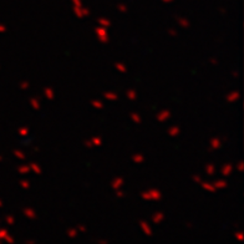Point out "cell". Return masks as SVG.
<instances>
[{
  "label": "cell",
  "mask_w": 244,
  "mask_h": 244,
  "mask_svg": "<svg viewBox=\"0 0 244 244\" xmlns=\"http://www.w3.org/2000/svg\"><path fill=\"white\" fill-rule=\"evenodd\" d=\"M141 197L143 198L145 201H155L158 202L162 199V192L157 188H151L146 192H142L141 193Z\"/></svg>",
  "instance_id": "obj_1"
},
{
  "label": "cell",
  "mask_w": 244,
  "mask_h": 244,
  "mask_svg": "<svg viewBox=\"0 0 244 244\" xmlns=\"http://www.w3.org/2000/svg\"><path fill=\"white\" fill-rule=\"evenodd\" d=\"M95 33L97 35V39L100 43L102 44H107L108 43V33H107V27H104V26H97L95 29Z\"/></svg>",
  "instance_id": "obj_2"
},
{
  "label": "cell",
  "mask_w": 244,
  "mask_h": 244,
  "mask_svg": "<svg viewBox=\"0 0 244 244\" xmlns=\"http://www.w3.org/2000/svg\"><path fill=\"white\" fill-rule=\"evenodd\" d=\"M171 116H172V112L169 110H162L156 115V120L159 124H165V122H167L171 118Z\"/></svg>",
  "instance_id": "obj_3"
},
{
  "label": "cell",
  "mask_w": 244,
  "mask_h": 244,
  "mask_svg": "<svg viewBox=\"0 0 244 244\" xmlns=\"http://www.w3.org/2000/svg\"><path fill=\"white\" fill-rule=\"evenodd\" d=\"M223 145V140L219 137H212L209 141V146H210V151H216L219 149Z\"/></svg>",
  "instance_id": "obj_4"
},
{
  "label": "cell",
  "mask_w": 244,
  "mask_h": 244,
  "mask_svg": "<svg viewBox=\"0 0 244 244\" xmlns=\"http://www.w3.org/2000/svg\"><path fill=\"white\" fill-rule=\"evenodd\" d=\"M124 185H125V179L122 178V177H120V176L115 177V178L112 179V182H111V187H112L115 191H116V189H120Z\"/></svg>",
  "instance_id": "obj_5"
},
{
  "label": "cell",
  "mask_w": 244,
  "mask_h": 244,
  "mask_svg": "<svg viewBox=\"0 0 244 244\" xmlns=\"http://www.w3.org/2000/svg\"><path fill=\"white\" fill-rule=\"evenodd\" d=\"M239 97H240V94L238 92V91H232V92H229L227 95L226 100H227L228 104H234V102H237V101L239 100Z\"/></svg>",
  "instance_id": "obj_6"
},
{
  "label": "cell",
  "mask_w": 244,
  "mask_h": 244,
  "mask_svg": "<svg viewBox=\"0 0 244 244\" xmlns=\"http://www.w3.org/2000/svg\"><path fill=\"white\" fill-rule=\"evenodd\" d=\"M140 227H141L142 232H143L147 237H152V228H151V226L148 224L147 222L141 220V222H140Z\"/></svg>",
  "instance_id": "obj_7"
},
{
  "label": "cell",
  "mask_w": 244,
  "mask_h": 244,
  "mask_svg": "<svg viewBox=\"0 0 244 244\" xmlns=\"http://www.w3.org/2000/svg\"><path fill=\"white\" fill-rule=\"evenodd\" d=\"M233 169H234V167H233V165H232V163H226L224 166L222 167V169H220V173H222V176L228 177V176H230V175H232Z\"/></svg>",
  "instance_id": "obj_8"
},
{
  "label": "cell",
  "mask_w": 244,
  "mask_h": 244,
  "mask_svg": "<svg viewBox=\"0 0 244 244\" xmlns=\"http://www.w3.org/2000/svg\"><path fill=\"white\" fill-rule=\"evenodd\" d=\"M23 213H24V216H25L26 218H29V219H36V217H37L35 209L30 208V207H25V208L23 209Z\"/></svg>",
  "instance_id": "obj_9"
},
{
  "label": "cell",
  "mask_w": 244,
  "mask_h": 244,
  "mask_svg": "<svg viewBox=\"0 0 244 244\" xmlns=\"http://www.w3.org/2000/svg\"><path fill=\"white\" fill-rule=\"evenodd\" d=\"M163 220H165V213H162V212H157L152 216V222H153L155 224H161Z\"/></svg>",
  "instance_id": "obj_10"
},
{
  "label": "cell",
  "mask_w": 244,
  "mask_h": 244,
  "mask_svg": "<svg viewBox=\"0 0 244 244\" xmlns=\"http://www.w3.org/2000/svg\"><path fill=\"white\" fill-rule=\"evenodd\" d=\"M201 186H202V188L204 189V191H207V192H209V193H216L217 192V189H216V187L213 186V183H209V182H201Z\"/></svg>",
  "instance_id": "obj_11"
},
{
  "label": "cell",
  "mask_w": 244,
  "mask_h": 244,
  "mask_svg": "<svg viewBox=\"0 0 244 244\" xmlns=\"http://www.w3.org/2000/svg\"><path fill=\"white\" fill-rule=\"evenodd\" d=\"M167 133H168L171 137H177L178 135H181V128H179L178 126L173 125V126H171V127L167 130Z\"/></svg>",
  "instance_id": "obj_12"
},
{
  "label": "cell",
  "mask_w": 244,
  "mask_h": 244,
  "mask_svg": "<svg viewBox=\"0 0 244 244\" xmlns=\"http://www.w3.org/2000/svg\"><path fill=\"white\" fill-rule=\"evenodd\" d=\"M213 186H214L216 189L218 191V189H224V188H227L228 183H227L226 179H217V181H214V183H213Z\"/></svg>",
  "instance_id": "obj_13"
},
{
  "label": "cell",
  "mask_w": 244,
  "mask_h": 244,
  "mask_svg": "<svg viewBox=\"0 0 244 244\" xmlns=\"http://www.w3.org/2000/svg\"><path fill=\"white\" fill-rule=\"evenodd\" d=\"M177 24H178L181 27H185V29H187V27L191 26L189 20L186 19V18H183V16H178V18H177Z\"/></svg>",
  "instance_id": "obj_14"
},
{
  "label": "cell",
  "mask_w": 244,
  "mask_h": 244,
  "mask_svg": "<svg viewBox=\"0 0 244 244\" xmlns=\"http://www.w3.org/2000/svg\"><path fill=\"white\" fill-rule=\"evenodd\" d=\"M105 97V100L107 101H116L118 98V95L116 92H112V91H106V92H104L102 95Z\"/></svg>",
  "instance_id": "obj_15"
},
{
  "label": "cell",
  "mask_w": 244,
  "mask_h": 244,
  "mask_svg": "<svg viewBox=\"0 0 244 244\" xmlns=\"http://www.w3.org/2000/svg\"><path fill=\"white\" fill-rule=\"evenodd\" d=\"M44 95H45V97L47 98V100H54L55 98V91L51 88V87H45L44 88Z\"/></svg>",
  "instance_id": "obj_16"
},
{
  "label": "cell",
  "mask_w": 244,
  "mask_h": 244,
  "mask_svg": "<svg viewBox=\"0 0 244 244\" xmlns=\"http://www.w3.org/2000/svg\"><path fill=\"white\" fill-rule=\"evenodd\" d=\"M97 25L104 26V27H110L112 24H111V20L107 19V18H98L97 19Z\"/></svg>",
  "instance_id": "obj_17"
},
{
  "label": "cell",
  "mask_w": 244,
  "mask_h": 244,
  "mask_svg": "<svg viewBox=\"0 0 244 244\" xmlns=\"http://www.w3.org/2000/svg\"><path fill=\"white\" fill-rule=\"evenodd\" d=\"M30 106H31L35 111H39L40 107H41V104H40V100L37 97H31L30 98Z\"/></svg>",
  "instance_id": "obj_18"
},
{
  "label": "cell",
  "mask_w": 244,
  "mask_h": 244,
  "mask_svg": "<svg viewBox=\"0 0 244 244\" xmlns=\"http://www.w3.org/2000/svg\"><path fill=\"white\" fill-rule=\"evenodd\" d=\"M132 161H133L136 165H142L145 162V156L142 153H135L132 156Z\"/></svg>",
  "instance_id": "obj_19"
},
{
  "label": "cell",
  "mask_w": 244,
  "mask_h": 244,
  "mask_svg": "<svg viewBox=\"0 0 244 244\" xmlns=\"http://www.w3.org/2000/svg\"><path fill=\"white\" fill-rule=\"evenodd\" d=\"M16 172L19 175H27V173H30V167H29V165H21V166H19L18 168H16Z\"/></svg>",
  "instance_id": "obj_20"
},
{
  "label": "cell",
  "mask_w": 244,
  "mask_h": 244,
  "mask_svg": "<svg viewBox=\"0 0 244 244\" xmlns=\"http://www.w3.org/2000/svg\"><path fill=\"white\" fill-rule=\"evenodd\" d=\"M126 97L130 100V101H135L137 98V92L135 88H128L126 91Z\"/></svg>",
  "instance_id": "obj_21"
},
{
  "label": "cell",
  "mask_w": 244,
  "mask_h": 244,
  "mask_svg": "<svg viewBox=\"0 0 244 244\" xmlns=\"http://www.w3.org/2000/svg\"><path fill=\"white\" fill-rule=\"evenodd\" d=\"M29 167H30V171L34 172L35 175H41V173H43L41 167H40L37 163H34V162H33V163H30V165H29Z\"/></svg>",
  "instance_id": "obj_22"
},
{
  "label": "cell",
  "mask_w": 244,
  "mask_h": 244,
  "mask_svg": "<svg viewBox=\"0 0 244 244\" xmlns=\"http://www.w3.org/2000/svg\"><path fill=\"white\" fill-rule=\"evenodd\" d=\"M204 169H206V173H207L208 176H213V175L216 173V166L213 165V163H208Z\"/></svg>",
  "instance_id": "obj_23"
},
{
  "label": "cell",
  "mask_w": 244,
  "mask_h": 244,
  "mask_svg": "<svg viewBox=\"0 0 244 244\" xmlns=\"http://www.w3.org/2000/svg\"><path fill=\"white\" fill-rule=\"evenodd\" d=\"M115 69L118 71V72H121V74H126V72H127L126 65L122 64V63H116V64H115Z\"/></svg>",
  "instance_id": "obj_24"
},
{
  "label": "cell",
  "mask_w": 244,
  "mask_h": 244,
  "mask_svg": "<svg viewBox=\"0 0 244 244\" xmlns=\"http://www.w3.org/2000/svg\"><path fill=\"white\" fill-rule=\"evenodd\" d=\"M66 234H67V237H69V238L74 239V238H76V237H77L79 232H77V229H76V228H69V229L66 230Z\"/></svg>",
  "instance_id": "obj_25"
},
{
  "label": "cell",
  "mask_w": 244,
  "mask_h": 244,
  "mask_svg": "<svg viewBox=\"0 0 244 244\" xmlns=\"http://www.w3.org/2000/svg\"><path fill=\"white\" fill-rule=\"evenodd\" d=\"M72 10H74V14L76 15V18H79V19H82L84 18L82 6H72Z\"/></svg>",
  "instance_id": "obj_26"
},
{
  "label": "cell",
  "mask_w": 244,
  "mask_h": 244,
  "mask_svg": "<svg viewBox=\"0 0 244 244\" xmlns=\"http://www.w3.org/2000/svg\"><path fill=\"white\" fill-rule=\"evenodd\" d=\"M131 120L133 121L136 125H141V124H142V117H141L137 112H132V114H131Z\"/></svg>",
  "instance_id": "obj_27"
},
{
  "label": "cell",
  "mask_w": 244,
  "mask_h": 244,
  "mask_svg": "<svg viewBox=\"0 0 244 244\" xmlns=\"http://www.w3.org/2000/svg\"><path fill=\"white\" fill-rule=\"evenodd\" d=\"M91 105H92V107H95L97 110H102L105 107L104 102H102V101H100V100H92V101H91Z\"/></svg>",
  "instance_id": "obj_28"
},
{
  "label": "cell",
  "mask_w": 244,
  "mask_h": 244,
  "mask_svg": "<svg viewBox=\"0 0 244 244\" xmlns=\"http://www.w3.org/2000/svg\"><path fill=\"white\" fill-rule=\"evenodd\" d=\"M13 153H14V156H15L18 159H21V161H24V159L26 158V155L24 153L23 151H20V149H14Z\"/></svg>",
  "instance_id": "obj_29"
},
{
  "label": "cell",
  "mask_w": 244,
  "mask_h": 244,
  "mask_svg": "<svg viewBox=\"0 0 244 244\" xmlns=\"http://www.w3.org/2000/svg\"><path fill=\"white\" fill-rule=\"evenodd\" d=\"M18 133H19V136H21V137H27V136H29V128L25 127V126L20 127V128L18 130Z\"/></svg>",
  "instance_id": "obj_30"
},
{
  "label": "cell",
  "mask_w": 244,
  "mask_h": 244,
  "mask_svg": "<svg viewBox=\"0 0 244 244\" xmlns=\"http://www.w3.org/2000/svg\"><path fill=\"white\" fill-rule=\"evenodd\" d=\"M91 142H92L94 147H95V146H96V147H100L101 145H102V138H101L100 136H95V137L91 138Z\"/></svg>",
  "instance_id": "obj_31"
},
{
  "label": "cell",
  "mask_w": 244,
  "mask_h": 244,
  "mask_svg": "<svg viewBox=\"0 0 244 244\" xmlns=\"http://www.w3.org/2000/svg\"><path fill=\"white\" fill-rule=\"evenodd\" d=\"M5 223L6 224H9V226H13V224H15V218L13 217V216H6L5 217Z\"/></svg>",
  "instance_id": "obj_32"
},
{
  "label": "cell",
  "mask_w": 244,
  "mask_h": 244,
  "mask_svg": "<svg viewBox=\"0 0 244 244\" xmlns=\"http://www.w3.org/2000/svg\"><path fill=\"white\" fill-rule=\"evenodd\" d=\"M20 187L24 188V189H29L30 188V182L26 179H21L20 181Z\"/></svg>",
  "instance_id": "obj_33"
},
{
  "label": "cell",
  "mask_w": 244,
  "mask_h": 244,
  "mask_svg": "<svg viewBox=\"0 0 244 244\" xmlns=\"http://www.w3.org/2000/svg\"><path fill=\"white\" fill-rule=\"evenodd\" d=\"M117 10L120 13H122V14H125V13H127V6L125 5V4H122V3H120L118 5H117Z\"/></svg>",
  "instance_id": "obj_34"
},
{
  "label": "cell",
  "mask_w": 244,
  "mask_h": 244,
  "mask_svg": "<svg viewBox=\"0 0 244 244\" xmlns=\"http://www.w3.org/2000/svg\"><path fill=\"white\" fill-rule=\"evenodd\" d=\"M3 242H5V243H8V244H14L15 243V238L13 237V236H10V234H8L5 238H4V240Z\"/></svg>",
  "instance_id": "obj_35"
},
{
  "label": "cell",
  "mask_w": 244,
  "mask_h": 244,
  "mask_svg": "<svg viewBox=\"0 0 244 244\" xmlns=\"http://www.w3.org/2000/svg\"><path fill=\"white\" fill-rule=\"evenodd\" d=\"M9 234V232H8V229H5V228H0V240H4V238L6 237Z\"/></svg>",
  "instance_id": "obj_36"
},
{
  "label": "cell",
  "mask_w": 244,
  "mask_h": 244,
  "mask_svg": "<svg viewBox=\"0 0 244 244\" xmlns=\"http://www.w3.org/2000/svg\"><path fill=\"white\" fill-rule=\"evenodd\" d=\"M29 87H30V84L27 81H21V82H20V88L21 90H27Z\"/></svg>",
  "instance_id": "obj_37"
},
{
  "label": "cell",
  "mask_w": 244,
  "mask_h": 244,
  "mask_svg": "<svg viewBox=\"0 0 244 244\" xmlns=\"http://www.w3.org/2000/svg\"><path fill=\"white\" fill-rule=\"evenodd\" d=\"M115 192H116V197H118V198H124V197L126 196V194H125V192H124V191H121V188H120V189H116Z\"/></svg>",
  "instance_id": "obj_38"
},
{
  "label": "cell",
  "mask_w": 244,
  "mask_h": 244,
  "mask_svg": "<svg viewBox=\"0 0 244 244\" xmlns=\"http://www.w3.org/2000/svg\"><path fill=\"white\" fill-rule=\"evenodd\" d=\"M237 169H238V172H242L244 171V163H243V161H239L238 162V165H237Z\"/></svg>",
  "instance_id": "obj_39"
},
{
  "label": "cell",
  "mask_w": 244,
  "mask_h": 244,
  "mask_svg": "<svg viewBox=\"0 0 244 244\" xmlns=\"http://www.w3.org/2000/svg\"><path fill=\"white\" fill-rule=\"evenodd\" d=\"M167 33H168L169 36H177V30L176 29H168Z\"/></svg>",
  "instance_id": "obj_40"
},
{
  "label": "cell",
  "mask_w": 244,
  "mask_h": 244,
  "mask_svg": "<svg viewBox=\"0 0 244 244\" xmlns=\"http://www.w3.org/2000/svg\"><path fill=\"white\" fill-rule=\"evenodd\" d=\"M234 236H236V238H237L239 242H242V240L244 239V236H243V233H242V232H237Z\"/></svg>",
  "instance_id": "obj_41"
},
{
  "label": "cell",
  "mask_w": 244,
  "mask_h": 244,
  "mask_svg": "<svg viewBox=\"0 0 244 244\" xmlns=\"http://www.w3.org/2000/svg\"><path fill=\"white\" fill-rule=\"evenodd\" d=\"M71 2H72V6H84L81 0H71Z\"/></svg>",
  "instance_id": "obj_42"
},
{
  "label": "cell",
  "mask_w": 244,
  "mask_h": 244,
  "mask_svg": "<svg viewBox=\"0 0 244 244\" xmlns=\"http://www.w3.org/2000/svg\"><path fill=\"white\" fill-rule=\"evenodd\" d=\"M84 145H85V147H87V148H92V147H94V145H92V142H91V140H86V141L84 142Z\"/></svg>",
  "instance_id": "obj_43"
},
{
  "label": "cell",
  "mask_w": 244,
  "mask_h": 244,
  "mask_svg": "<svg viewBox=\"0 0 244 244\" xmlns=\"http://www.w3.org/2000/svg\"><path fill=\"white\" fill-rule=\"evenodd\" d=\"M76 229H77V232H81V233H85V232H86V227L82 226V224H79Z\"/></svg>",
  "instance_id": "obj_44"
},
{
  "label": "cell",
  "mask_w": 244,
  "mask_h": 244,
  "mask_svg": "<svg viewBox=\"0 0 244 244\" xmlns=\"http://www.w3.org/2000/svg\"><path fill=\"white\" fill-rule=\"evenodd\" d=\"M192 179H193V182L198 183V185H201V182H202V178H201L199 176H193V177H192Z\"/></svg>",
  "instance_id": "obj_45"
},
{
  "label": "cell",
  "mask_w": 244,
  "mask_h": 244,
  "mask_svg": "<svg viewBox=\"0 0 244 244\" xmlns=\"http://www.w3.org/2000/svg\"><path fill=\"white\" fill-rule=\"evenodd\" d=\"M82 14H84V18L88 16V15H90V10H88L87 8H84V6H82Z\"/></svg>",
  "instance_id": "obj_46"
},
{
  "label": "cell",
  "mask_w": 244,
  "mask_h": 244,
  "mask_svg": "<svg viewBox=\"0 0 244 244\" xmlns=\"http://www.w3.org/2000/svg\"><path fill=\"white\" fill-rule=\"evenodd\" d=\"M6 26L4 25V24H0V34H4V33H6Z\"/></svg>",
  "instance_id": "obj_47"
},
{
  "label": "cell",
  "mask_w": 244,
  "mask_h": 244,
  "mask_svg": "<svg viewBox=\"0 0 244 244\" xmlns=\"http://www.w3.org/2000/svg\"><path fill=\"white\" fill-rule=\"evenodd\" d=\"M209 63H210L212 65H217V64H218V60H217V59L210 57V59H209Z\"/></svg>",
  "instance_id": "obj_48"
},
{
  "label": "cell",
  "mask_w": 244,
  "mask_h": 244,
  "mask_svg": "<svg viewBox=\"0 0 244 244\" xmlns=\"http://www.w3.org/2000/svg\"><path fill=\"white\" fill-rule=\"evenodd\" d=\"M25 244H35V240H34V239H29V240H25Z\"/></svg>",
  "instance_id": "obj_49"
},
{
  "label": "cell",
  "mask_w": 244,
  "mask_h": 244,
  "mask_svg": "<svg viewBox=\"0 0 244 244\" xmlns=\"http://www.w3.org/2000/svg\"><path fill=\"white\" fill-rule=\"evenodd\" d=\"M97 243H102V244H106L107 243V240L106 239H100V240H96Z\"/></svg>",
  "instance_id": "obj_50"
},
{
  "label": "cell",
  "mask_w": 244,
  "mask_h": 244,
  "mask_svg": "<svg viewBox=\"0 0 244 244\" xmlns=\"http://www.w3.org/2000/svg\"><path fill=\"white\" fill-rule=\"evenodd\" d=\"M232 76H233V77H238V72H237V71H233V72H232Z\"/></svg>",
  "instance_id": "obj_51"
},
{
  "label": "cell",
  "mask_w": 244,
  "mask_h": 244,
  "mask_svg": "<svg viewBox=\"0 0 244 244\" xmlns=\"http://www.w3.org/2000/svg\"><path fill=\"white\" fill-rule=\"evenodd\" d=\"M162 2H163L165 4H169V3H172V2H173V0H162Z\"/></svg>",
  "instance_id": "obj_52"
},
{
  "label": "cell",
  "mask_w": 244,
  "mask_h": 244,
  "mask_svg": "<svg viewBox=\"0 0 244 244\" xmlns=\"http://www.w3.org/2000/svg\"><path fill=\"white\" fill-rule=\"evenodd\" d=\"M192 227H193V226H192V223L188 222V223H187V228H192Z\"/></svg>",
  "instance_id": "obj_53"
},
{
  "label": "cell",
  "mask_w": 244,
  "mask_h": 244,
  "mask_svg": "<svg viewBox=\"0 0 244 244\" xmlns=\"http://www.w3.org/2000/svg\"><path fill=\"white\" fill-rule=\"evenodd\" d=\"M0 207H3V201L0 199Z\"/></svg>",
  "instance_id": "obj_54"
},
{
  "label": "cell",
  "mask_w": 244,
  "mask_h": 244,
  "mask_svg": "<svg viewBox=\"0 0 244 244\" xmlns=\"http://www.w3.org/2000/svg\"><path fill=\"white\" fill-rule=\"evenodd\" d=\"M2 159H3V157H2V156H0V162H2Z\"/></svg>",
  "instance_id": "obj_55"
},
{
  "label": "cell",
  "mask_w": 244,
  "mask_h": 244,
  "mask_svg": "<svg viewBox=\"0 0 244 244\" xmlns=\"http://www.w3.org/2000/svg\"><path fill=\"white\" fill-rule=\"evenodd\" d=\"M2 243H3V242H2V240H0V244H2Z\"/></svg>",
  "instance_id": "obj_56"
}]
</instances>
